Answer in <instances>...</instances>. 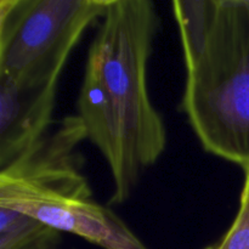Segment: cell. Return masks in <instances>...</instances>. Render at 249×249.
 Listing matches in <instances>:
<instances>
[{
  "label": "cell",
  "instance_id": "1",
  "mask_svg": "<svg viewBox=\"0 0 249 249\" xmlns=\"http://www.w3.org/2000/svg\"><path fill=\"white\" fill-rule=\"evenodd\" d=\"M158 24L151 0H109L88 53L78 117L109 167L112 206L130 198L167 147L164 121L147 84Z\"/></svg>",
  "mask_w": 249,
  "mask_h": 249
},
{
  "label": "cell",
  "instance_id": "2",
  "mask_svg": "<svg viewBox=\"0 0 249 249\" xmlns=\"http://www.w3.org/2000/svg\"><path fill=\"white\" fill-rule=\"evenodd\" d=\"M186 68L180 109L211 155L249 165V0H175Z\"/></svg>",
  "mask_w": 249,
  "mask_h": 249
},
{
  "label": "cell",
  "instance_id": "3",
  "mask_svg": "<svg viewBox=\"0 0 249 249\" xmlns=\"http://www.w3.org/2000/svg\"><path fill=\"white\" fill-rule=\"evenodd\" d=\"M85 139L79 117L63 118L33 150L0 170V207L102 249H148L111 208L92 199L75 152Z\"/></svg>",
  "mask_w": 249,
  "mask_h": 249
},
{
  "label": "cell",
  "instance_id": "4",
  "mask_svg": "<svg viewBox=\"0 0 249 249\" xmlns=\"http://www.w3.org/2000/svg\"><path fill=\"white\" fill-rule=\"evenodd\" d=\"M109 0H1L0 75L19 89L57 88L84 32L106 14Z\"/></svg>",
  "mask_w": 249,
  "mask_h": 249
},
{
  "label": "cell",
  "instance_id": "5",
  "mask_svg": "<svg viewBox=\"0 0 249 249\" xmlns=\"http://www.w3.org/2000/svg\"><path fill=\"white\" fill-rule=\"evenodd\" d=\"M57 88L19 89L0 75V170L33 150L53 122Z\"/></svg>",
  "mask_w": 249,
  "mask_h": 249
},
{
  "label": "cell",
  "instance_id": "6",
  "mask_svg": "<svg viewBox=\"0 0 249 249\" xmlns=\"http://www.w3.org/2000/svg\"><path fill=\"white\" fill-rule=\"evenodd\" d=\"M61 232L32 216L0 207V249H60Z\"/></svg>",
  "mask_w": 249,
  "mask_h": 249
},
{
  "label": "cell",
  "instance_id": "7",
  "mask_svg": "<svg viewBox=\"0 0 249 249\" xmlns=\"http://www.w3.org/2000/svg\"><path fill=\"white\" fill-rule=\"evenodd\" d=\"M207 249H249V165L245 168V182L237 215L220 241Z\"/></svg>",
  "mask_w": 249,
  "mask_h": 249
}]
</instances>
